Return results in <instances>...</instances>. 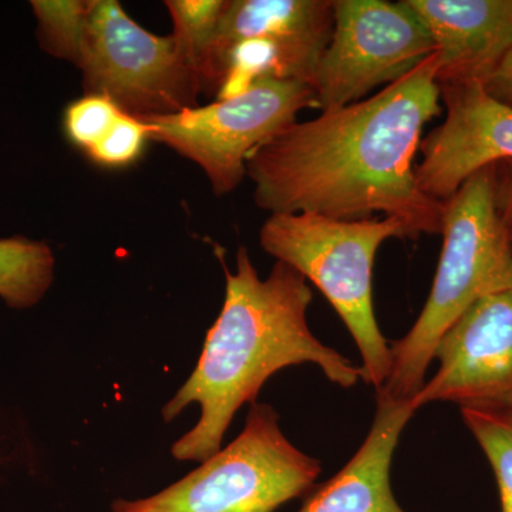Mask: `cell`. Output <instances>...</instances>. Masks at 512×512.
I'll use <instances>...</instances> for the list:
<instances>
[{
    "label": "cell",
    "mask_w": 512,
    "mask_h": 512,
    "mask_svg": "<svg viewBox=\"0 0 512 512\" xmlns=\"http://www.w3.org/2000/svg\"><path fill=\"white\" fill-rule=\"evenodd\" d=\"M484 87L495 99L512 107V50L488 77Z\"/></svg>",
    "instance_id": "20"
},
{
    "label": "cell",
    "mask_w": 512,
    "mask_h": 512,
    "mask_svg": "<svg viewBox=\"0 0 512 512\" xmlns=\"http://www.w3.org/2000/svg\"><path fill=\"white\" fill-rule=\"evenodd\" d=\"M305 109H316L309 84L262 82L229 99L143 120L150 126V141L197 164L222 197L247 177V161L256 148L295 123Z\"/></svg>",
    "instance_id": "8"
},
{
    "label": "cell",
    "mask_w": 512,
    "mask_h": 512,
    "mask_svg": "<svg viewBox=\"0 0 512 512\" xmlns=\"http://www.w3.org/2000/svg\"><path fill=\"white\" fill-rule=\"evenodd\" d=\"M436 52L406 0H335L332 37L316 69V109L328 111L365 100L402 79Z\"/></svg>",
    "instance_id": "9"
},
{
    "label": "cell",
    "mask_w": 512,
    "mask_h": 512,
    "mask_svg": "<svg viewBox=\"0 0 512 512\" xmlns=\"http://www.w3.org/2000/svg\"><path fill=\"white\" fill-rule=\"evenodd\" d=\"M439 59L440 87L485 83L512 50V0H406Z\"/></svg>",
    "instance_id": "12"
},
{
    "label": "cell",
    "mask_w": 512,
    "mask_h": 512,
    "mask_svg": "<svg viewBox=\"0 0 512 512\" xmlns=\"http://www.w3.org/2000/svg\"><path fill=\"white\" fill-rule=\"evenodd\" d=\"M123 111L101 94H84L64 110L63 130L67 140L87 153L109 133Z\"/></svg>",
    "instance_id": "18"
},
{
    "label": "cell",
    "mask_w": 512,
    "mask_h": 512,
    "mask_svg": "<svg viewBox=\"0 0 512 512\" xmlns=\"http://www.w3.org/2000/svg\"><path fill=\"white\" fill-rule=\"evenodd\" d=\"M150 141L147 121L123 113L96 146L87 151L94 164L107 168H123L136 163Z\"/></svg>",
    "instance_id": "19"
},
{
    "label": "cell",
    "mask_w": 512,
    "mask_h": 512,
    "mask_svg": "<svg viewBox=\"0 0 512 512\" xmlns=\"http://www.w3.org/2000/svg\"><path fill=\"white\" fill-rule=\"evenodd\" d=\"M440 366L413 399L461 407H512V288L471 305L434 352Z\"/></svg>",
    "instance_id": "10"
},
{
    "label": "cell",
    "mask_w": 512,
    "mask_h": 512,
    "mask_svg": "<svg viewBox=\"0 0 512 512\" xmlns=\"http://www.w3.org/2000/svg\"><path fill=\"white\" fill-rule=\"evenodd\" d=\"M93 0H32L37 40L47 55L79 66Z\"/></svg>",
    "instance_id": "15"
},
{
    "label": "cell",
    "mask_w": 512,
    "mask_h": 512,
    "mask_svg": "<svg viewBox=\"0 0 512 512\" xmlns=\"http://www.w3.org/2000/svg\"><path fill=\"white\" fill-rule=\"evenodd\" d=\"M446 120L421 138L416 177L421 190L444 202L471 175L500 161L512 163V107L483 83L440 87Z\"/></svg>",
    "instance_id": "11"
},
{
    "label": "cell",
    "mask_w": 512,
    "mask_h": 512,
    "mask_svg": "<svg viewBox=\"0 0 512 512\" xmlns=\"http://www.w3.org/2000/svg\"><path fill=\"white\" fill-rule=\"evenodd\" d=\"M512 165V163H510ZM507 221H510L508 227H510L511 237H512V167H511V180H510V190H508V218Z\"/></svg>",
    "instance_id": "21"
},
{
    "label": "cell",
    "mask_w": 512,
    "mask_h": 512,
    "mask_svg": "<svg viewBox=\"0 0 512 512\" xmlns=\"http://www.w3.org/2000/svg\"><path fill=\"white\" fill-rule=\"evenodd\" d=\"M224 306L208 330L194 372L163 407L173 421L192 403L200 404L198 423L171 447L178 461L205 460L221 450L235 413L256 403L266 380L302 363L319 366L330 382L353 387L362 367L323 345L309 329L313 293L305 276L276 261L268 278H259L248 249L237 252V272L224 266Z\"/></svg>",
    "instance_id": "2"
},
{
    "label": "cell",
    "mask_w": 512,
    "mask_h": 512,
    "mask_svg": "<svg viewBox=\"0 0 512 512\" xmlns=\"http://www.w3.org/2000/svg\"><path fill=\"white\" fill-rule=\"evenodd\" d=\"M498 200L491 165L444 201L443 248L429 299L410 332L390 346L392 367L376 393L414 399L450 326L484 296L512 288V237Z\"/></svg>",
    "instance_id": "3"
},
{
    "label": "cell",
    "mask_w": 512,
    "mask_h": 512,
    "mask_svg": "<svg viewBox=\"0 0 512 512\" xmlns=\"http://www.w3.org/2000/svg\"><path fill=\"white\" fill-rule=\"evenodd\" d=\"M372 427L352 460L316 488L298 512H406L390 484L394 450L416 407L413 399L394 400L376 393Z\"/></svg>",
    "instance_id": "13"
},
{
    "label": "cell",
    "mask_w": 512,
    "mask_h": 512,
    "mask_svg": "<svg viewBox=\"0 0 512 512\" xmlns=\"http://www.w3.org/2000/svg\"><path fill=\"white\" fill-rule=\"evenodd\" d=\"M173 20V37L200 77L201 67L228 0H167L164 3Z\"/></svg>",
    "instance_id": "17"
},
{
    "label": "cell",
    "mask_w": 512,
    "mask_h": 512,
    "mask_svg": "<svg viewBox=\"0 0 512 512\" xmlns=\"http://www.w3.org/2000/svg\"><path fill=\"white\" fill-rule=\"evenodd\" d=\"M77 69L84 94L109 97L137 119L192 109L202 94L200 77L173 35L148 32L117 0H93Z\"/></svg>",
    "instance_id": "7"
},
{
    "label": "cell",
    "mask_w": 512,
    "mask_h": 512,
    "mask_svg": "<svg viewBox=\"0 0 512 512\" xmlns=\"http://www.w3.org/2000/svg\"><path fill=\"white\" fill-rule=\"evenodd\" d=\"M392 238L413 235L397 218L348 221L312 212L271 214L259 231L266 254L318 286L338 312L362 355V379L376 392L389 377L392 353L373 309V265Z\"/></svg>",
    "instance_id": "4"
},
{
    "label": "cell",
    "mask_w": 512,
    "mask_h": 512,
    "mask_svg": "<svg viewBox=\"0 0 512 512\" xmlns=\"http://www.w3.org/2000/svg\"><path fill=\"white\" fill-rule=\"evenodd\" d=\"M461 416L493 467L501 512H512V407H461Z\"/></svg>",
    "instance_id": "16"
},
{
    "label": "cell",
    "mask_w": 512,
    "mask_h": 512,
    "mask_svg": "<svg viewBox=\"0 0 512 512\" xmlns=\"http://www.w3.org/2000/svg\"><path fill=\"white\" fill-rule=\"evenodd\" d=\"M55 265L46 242L22 235L0 239V298L13 309L32 308L52 286Z\"/></svg>",
    "instance_id": "14"
},
{
    "label": "cell",
    "mask_w": 512,
    "mask_h": 512,
    "mask_svg": "<svg viewBox=\"0 0 512 512\" xmlns=\"http://www.w3.org/2000/svg\"><path fill=\"white\" fill-rule=\"evenodd\" d=\"M335 0H228L201 67L215 100L262 82L312 86L332 37Z\"/></svg>",
    "instance_id": "6"
},
{
    "label": "cell",
    "mask_w": 512,
    "mask_h": 512,
    "mask_svg": "<svg viewBox=\"0 0 512 512\" xmlns=\"http://www.w3.org/2000/svg\"><path fill=\"white\" fill-rule=\"evenodd\" d=\"M322 467L286 439L269 404H251L244 430L177 483L111 512H275L311 490Z\"/></svg>",
    "instance_id": "5"
},
{
    "label": "cell",
    "mask_w": 512,
    "mask_h": 512,
    "mask_svg": "<svg viewBox=\"0 0 512 512\" xmlns=\"http://www.w3.org/2000/svg\"><path fill=\"white\" fill-rule=\"evenodd\" d=\"M437 53L373 97L298 121L247 161L254 200L271 214L335 220L383 214L413 238L441 234L444 202L421 190L414 158L423 128L440 114Z\"/></svg>",
    "instance_id": "1"
}]
</instances>
